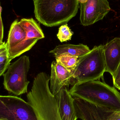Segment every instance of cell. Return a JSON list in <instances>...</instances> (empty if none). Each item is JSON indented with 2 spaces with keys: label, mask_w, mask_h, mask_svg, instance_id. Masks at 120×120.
Segmentation results:
<instances>
[{
  "label": "cell",
  "mask_w": 120,
  "mask_h": 120,
  "mask_svg": "<svg viewBox=\"0 0 120 120\" xmlns=\"http://www.w3.org/2000/svg\"><path fill=\"white\" fill-rule=\"evenodd\" d=\"M69 91L73 97L120 112V93L104 82L99 80L77 82Z\"/></svg>",
  "instance_id": "1"
},
{
  "label": "cell",
  "mask_w": 120,
  "mask_h": 120,
  "mask_svg": "<svg viewBox=\"0 0 120 120\" xmlns=\"http://www.w3.org/2000/svg\"><path fill=\"white\" fill-rule=\"evenodd\" d=\"M50 79L46 73L38 74L27 94V101L34 109L38 120H62L57 100L50 90Z\"/></svg>",
  "instance_id": "2"
},
{
  "label": "cell",
  "mask_w": 120,
  "mask_h": 120,
  "mask_svg": "<svg viewBox=\"0 0 120 120\" xmlns=\"http://www.w3.org/2000/svg\"><path fill=\"white\" fill-rule=\"evenodd\" d=\"M36 19L47 27L67 24L75 16L78 0H33Z\"/></svg>",
  "instance_id": "3"
},
{
  "label": "cell",
  "mask_w": 120,
  "mask_h": 120,
  "mask_svg": "<svg viewBox=\"0 0 120 120\" xmlns=\"http://www.w3.org/2000/svg\"><path fill=\"white\" fill-rule=\"evenodd\" d=\"M106 72L103 45L94 46L88 53L79 58L76 67L71 71L77 82L99 80Z\"/></svg>",
  "instance_id": "4"
},
{
  "label": "cell",
  "mask_w": 120,
  "mask_h": 120,
  "mask_svg": "<svg viewBox=\"0 0 120 120\" xmlns=\"http://www.w3.org/2000/svg\"><path fill=\"white\" fill-rule=\"evenodd\" d=\"M30 68L29 58L26 56H22L11 64L3 75L5 89L17 96L27 93L30 83L27 75Z\"/></svg>",
  "instance_id": "5"
},
{
  "label": "cell",
  "mask_w": 120,
  "mask_h": 120,
  "mask_svg": "<svg viewBox=\"0 0 120 120\" xmlns=\"http://www.w3.org/2000/svg\"><path fill=\"white\" fill-rule=\"evenodd\" d=\"M0 118L7 120H38L28 102L16 96H0Z\"/></svg>",
  "instance_id": "6"
},
{
  "label": "cell",
  "mask_w": 120,
  "mask_h": 120,
  "mask_svg": "<svg viewBox=\"0 0 120 120\" xmlns=\"http://www.w3.org/2000/svg\"><path fill=\"white\" fill-rule=\"evenodd\" d=\"M19 22L27 36L22 43L8 52L10 61L31 49L39 40L45 37L39 25L33 18H23Z\"/></svg>",
  "instance_id": "7"
},
{
  "label": "cell",
  "mask_w": 120,
  "mask_h": 120,
  "mask_svg": "<svg viewBox=\"0 0 120 120\" xmlns=\"http://www.w3.org/2000/svg\"><path fill=\"white\" fill-rule=\"evenodd\" d=\"M80 20L83 26L91 25L103 19L111 10L108 0H88L80 3Z\"/></svg>",
  "instance_id": "8"
},
{
  "label": "cell",
  "mask_w": 120,
  "mask_h": 120,
  "mask_svg": "<svg viewBox=\"0 0 120 120\" xmlns=\"http://www.w3.org/2000/svg\"><path fill=\"white\" fill-rule=\"evenodd\" d=\"M73 97L77 118L82 120H111L114 111L81 99Z\"/></svg>",
  "instance_id": "9"
},
{
  "label": "cell",
  "mask_w": 120,
  "mask_h": 120,
  "mask_svg": "<svg viewBox=\"0 0 120 120\" xmlns=\"http://www.w3.org/2000/svg\"><path fill=\"white\" fill-rule=\"evenodd\" d=\"M72 78L71 71L56 61L52 62L50 89L51 93L54 96H55L63 87L68 86Z\"/></svg>",
  "instance_id": "10"
},
{
  "label": "cell",
  "mask_w": 120,
  "mask_h": 120,
  "mask_svg": "<svg viewBox=\"0 0 120 120\" xmlns=\"http://www.w3.org/2000/svg\"><path fill=\"white\" fill-rule=\"evenodd\" d=\"M58 103V111L62 120H77L74 98L66 86L63 87L55 96Z\"/></svg>",
  "instance_id": "11"
},
{
  "label": "cell",
  "mask_w": 120,
  "mask_h": 120,
  "mask_svg": "<svg viewBox=\"0 0 120 120\" xmlns=\"http://www.w3.org/2000/svg\"><path fill=\"white\" fill-rule=\"evenodd\" d=\"M106 72L112 76L120 63V38L116 37L103 45Z\"/></svg>",
  "instance_id": "12"
},
{
  "label": "cell",
  "mask_w": 120,
  "mask_h": 120,
  "mask_svg": "<svg viewBox=\"0 0 120 120\" xmlns=\"http://www.w3.org/2000/svg\"><path fill=\"white\" fill-rule=\"evenodd\" d=\"M90 51L87 45L83 44H64L57 46L49 53L54 55L55 57L61 55H67L80 58L87 54Z\"/></svg>",
  "instance_id": "13"
},
{
  "label": "cell",
  "mask_w": 120,
  "mask_h": 120,
  "mask_svg": "<svg viewBox=\"0 0 120 120\" xmlns=\"http://www.w3.org/2000/svg\"><path fill=\"white\" fill-rule=\"evenodd\" d=\"M19 22L16 19L11 25L6 42L8 52L22 43L27 36L26 31Z\"/></svg>",
  "instance_id": "14"
},
{
  "label": "cell",
  "mask_w": 120,
  "mask_h": 120,
  "mask_svg": "<svg viewBox=\"0 0 120 120\" xmlns=\"http://www.w3.org/2000/svg\"><path fill=\"white\" fill-rule=\"evenodd\" d=\"M7 44L5 41L0 44V75L5 73L10 65Z\"/></svg>",
  "instance_id": "15"
},
{
  "label": "cell",
  "mask_w": 120,
  "mask_h": 120,
  "mask_svg": "<svg viewBox=\"0 0 120 120\" xmlns=\"http://www.w3.org/2000/svg\"><path fill=\"white\" fill-rule=\"evenodd\" d=\"M79 58L67 55H61L55 57L56 61L65 68L72 71L76 67Z\"/></svg>",
  "instance_id": "16"
},
{
  "label": "cell",
  "mask_w": 120,
  "mask_h": 120,
  "mask_svg": "<svg viewBox=\"0 0 120 120\" xmlns=\"http://www.w3.org/2000/svg\"><path fill=\"white\" fill-rule=\"evenodd\" d=\"M73 32L71 31L67 24L63 25L59 28L57 36L61 42H65L71 40Z\"/></svg>",
  "instance_id": "17"
},
{
  "label": "cell",
  "mask_w": 120,
  "mask_h": 120,
  "mask_svg": "<svg viewBox=\"0 0 120 120\" xmlns=\"http://www.w3.org/2000/svg\"><path fill=\"white\" fill-rule=\"evenodd\" d=\"M112 78L114 85L120 80V63L117 69L112 75Z\"/></svg>",
  "instance_id": "18"
},
{
  "label": "cell",
  "mask_w": 120,
  "mask_h": 120,
  "mask_svg": "<svg viewBox=\"0 0 120 120\" xmlns=\"http://www.w3.org/2000/svg\"><path fill=\"white\" fill-rule=\"evenodd\" d=\"M111 120H120V112L115 111L111 116Z\"/></svg>",
  "instance_id": "19"
},
{
  "label": "cell",
  "mask_w": 120,
  "mask_h": 120,
  "mask_svg": "<svg viewBox=\"0 0 120 120\" xmlns=\"http://www.w3.org/2000/svg\"><path fill=\"white\" fill-rule=\"evenodd\" d=\"M115 86L117 89H118L119 90H120V80L117 84L115 85Z\"/></svg>",
  "instance_id": "20"
},
{
  "label": "cell",
  "mask_w": 120,
  "mask_h": 120,
  "mask_svg": "<svg viewBox=\"0 0 120 120\" xmlns=\"http://www.w3.org/2000/svg\"><path fill=\"white\" fill-rule=\"evenodd\" d=\"M79 3L81 4L85 3L87 2L88 0H78Z\"/></svg>",
  "instance_id": "21"
},
{
  "label": "cell",
  "mask_w": 120,
  "mask_h": 120,
  "mask_svg": "<svg viewBox=\"0 0 120 120\" xmlns=\"http://www.w3.org/2000/svg\"><path fill=\"white\" fill-rule=\"evenodd\" d=\"M0 120H7L6 119H4L3 118H0Z\"/></svg>",
  "instance_id": "22"
}]
</instances>
